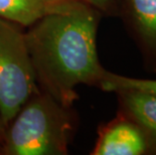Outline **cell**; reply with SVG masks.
Instances as JSON below:
<instances>
[{
  "instance_id": "obj_7",
  "label": "cell",
  "mask_w": 156,
  "mask_h": 155,
  "mask_svg": "<svg viewBox=\"0 0 156 155\" xmlns=\"http://www.w3.org/2000/svg\"><path fill=\"white\" fill-rule=\"evenodd\" d=\"M136 31L146 44L156 48V0H125Z\"/></svg>"
},
{
  "instance_id": "obj_9",
  "label": "cell",
  "mask_w": 156,
  "mask_h": 155,
  "mask_svg": "<svg viewBox=\"0 0 156 155\" xmlns=\"http://www.w3.org/2000/svg\"><path fill=\"white\" fill-rule=\"evenodd\" d=\"M93 7L98 9L99 11L112 13L116 8L117 0H83Z\"/></svg>"
},
{
  "instance_id": "obj_4",
  "label": "cell",
  "mask_w": 156,
  "mask_h": 155,
  "mask_svg": "<svg viewBox=\"0 0 156 155\" xmlns=\"http://www.w3.org/2000/svg\"><path fill=\"white\" fill-rule=\"evenodd\" d=\"M147 148L141 128L133 121L118 118L104 127L92 154L140 155Z\"/></svg>"
},
{
  "instance_id": "obj_1",
  "label": "cell",
  "mask_w": 156,
  "mask_h": 155,
  "mask_svg": "<svg viewBox=\"0 0 156 155\" xmlns=\"http://www.w3.org/2000/svg\"><path fill=\"white\" fill-rule=\"evenodd\" d=\"M99 10L83 0H62L25 32L36 82L66 107L79 85L99 86L106 70L97 54Z\"/></svg>"
},
{
  "instance_id": "obj_11",
  "label": "cell",
  "mask_w": 156,
  "mask_h": 155,
  "mask_svg": "<svg viewBox=\"0 0 156 155\" xmlns=\"http://www.w3.org/2000/svg\"><path fill=\"white\" fill-rule=\"evenodd\" d=\"M51 2H55H55H58V1H62V0H51Z\"/></svg>"
},
{
  "instance_id": "obj_5",
  "label": "cell",
  "mask_w": 156,
  "mask_h": 155,
  "mask_svg": "<svg viewBox=\"0 0 156 155\" xmlns=\"http://www.w3.org/2000/svg\"><path fill=\"white\" fill-rule=\"evenodd\" d=\"M117 94L129 117L156 137V94L135 90L120 91Z\"/></svg>"
},
{
  "instance_id": "obj_10",
  "label": "cell",
  "mask_w": 156,
  "mask_h": 155,
  "mask_svg": "<svg viewBox=\"0 0 156 155\" xmlns=\"http://www.w3.org/2000/svg\"><path fill=\"white\" fill-rule=\"evenodd\" d=\"M4 137H5V127L3 126V124L0 121V151H1L3 143H4Z\"/></svg>"
},
{
  "instance_id": "obj_3",
  "label": "cell",
  "mask_w": 156,
  "mask_h": 155,
  "mask_svg": "<svg viewBox=\"0 0 156 155\" xmlns=\"http://www.w3.org/2000/svg\"><path fill=\"white\" fill-rule=\"evenodd\" d=\"M37 89L25 32L0 17V121L5 129Z\"/></svg>"
},
{
  "instance_id": "obj_2",
  "label": "cell",
  "mask_w": 156,
  "mask_h": 155,
  "mask_svg": "<svg viewBox=\"0 0 156 155\" xmlns=\"http://www.w3.org/2000/svg\"><path fill=\"white\" fill-rule=\"evenodd\" d=\"M71 107L37 89L5 129L6 155H65L74 129Z\"/></svg>"
},
{
  "instance_id": "obj_6",
  "label": "cell",
  "mask_w": 156,
  "mask_h": 155,
  "mask_svg": "<svg viewBox=\"0 0 156 155\" xmlns=\"http://www.w3.org/2000/svg\"><path fill=\"white\" fill-rule=\"evenodd\" d=\"M54 4L51 0H0V17L20 26H30Z\"/></svg>"
},
{
  "instance_id": "obj_8",
  "label": "cell",
  "mask_w": 156,
  "mask_h": 155,
  "mask_svg": "<svg viewBox=\"0 0 156 155\" xmlns=\"http://www.w3.org/2000/svg\"><path fill=\"white\" fill-rule=\"evenodd\" d=\"M99 87L108 92H120L135 90L156 94V80H142V79L128 78L124 76L112 74L106 71Z\"/></svg>"
}]
</instances>
